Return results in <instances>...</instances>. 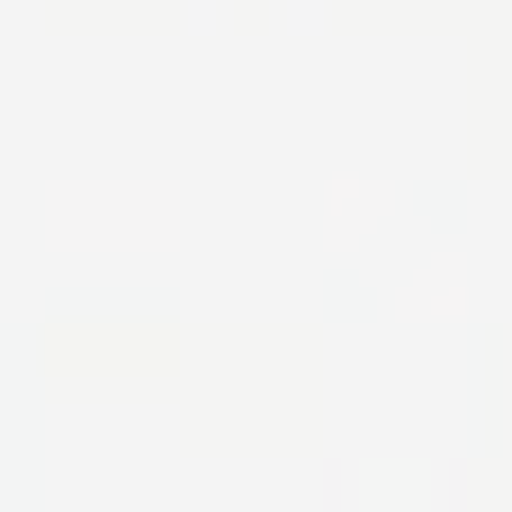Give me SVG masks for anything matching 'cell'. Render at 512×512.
<instances>
[{
	"mask_svg": "<svg viewBox=\"0 0 512 512\" xmlns=\"http://www.w3.org/2000/svg\"><path fill=\"white\" fill-rule=\"evenodd\" d=\"M333 512H459V486L423 459H360L333 477Z\"/></svg>",
	"mask_w": 512,
	"mask_h": 512,
	"instance_id": "cell-1",
	"label": "cell"
}]
</instances>
